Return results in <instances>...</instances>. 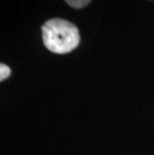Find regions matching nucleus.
I'll list each match as a JSON object with an SVG mask.
<instances>
[{"label": "nucleus", "instance_id": "f257e3e1", "mask_svg": "<svg viewBox=\"0 0 154 155\" xmlns=\"http://www.w3.org/2000/svg\"><path fill=\"white\" fill-rule=\"evenodd\" d=\"M42 39L49 51L58 54L71 52L80 42L78 28L61 18L50 19L42 26Z\"/></svg>", "mask_w": 154, "mask_h": 155}, {"label": "nucleus", "instance_id": "f03ea898", "mask_svg": "<svg viewBox=\"0 0 154 155\" xmlns=\"http://www.w3.org/2000/svg\"><path fill=\"white\" fill-rule=\"evenodd\" d=\"M90 1L91 0H65V2H66L68 5L73 8H77V9L86 6Z\"/></svg>", "mask_w": 154, "mask_h": 155}, {"label": "nucleus", "instance_id": "7ed1b4c3", "mask_svg": "<svg viewBox=\"0 0 154 155\" xmlns=\"http://www.w3.org/2000/svg\"><path fill=\"white\" fill-rule=\"evenodd\" d=\"M11 74V70L7 65L1 63L0 65V80L3 81L5 79H7Z\"/></svg>", "mask_w": 154, "mask_h": 155}]
</instances>
